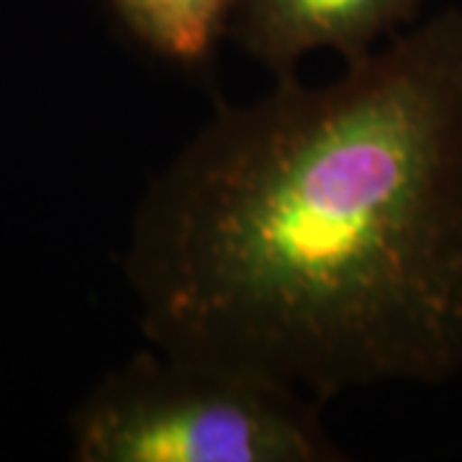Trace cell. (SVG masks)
I'll use <instances>...</instances> for the list:
<instances>
[{"label": "cell", "mask_w": 462, "mask_h": 462, "mask_svg": "<svg viewBox=\"0 0 462 462\" xmlns=\"http://www.w3.org/2000/svg\"><path fill=\"white\" fill-rule=\"evenodd\" d=\"M149 346L324 406L462 373V11L221 106L136 208Z\"/></svg>", "instance_id": "obj_1"}, {"label": "cell", "mask_w": 462, "mask_h": 462, "mask_svg": "<svg viewBox=\"0 0 462 462\" xmlns=\"http://www.w3.org/2000/svg\"><path fill=\"white\" fill-rule=\"evenodd\" d=\"M319 409L293 391L226 367L134 355L75 416L85 462H334Z\"/></svg>", "instance_id": "obj_2"}, {"label": "cell", "mask_w": 462, "mask_h": 462, "mask_svg": "<svg viewBox=\"0 0 462 462\" xmlns=\"http://www.w3.org/2000/svg\"><path fill=\"white\" fill-rule=\"evenodd\" d=\"M421 0H239V44L275 75L303 54L331 50L355 60L411 21Z\"/></svg>", "instance_id": "obj_3"}, {"label": "cell", "mask_w": 462, "mask_h": 462, "mask_svg": "<svg viewBox=\"0 0 462 462\" xmlns=\"http://www.w3.org/2000/svg\"><path fill=\"white\" fill-rule=\"evenodd\" d=\"M239 0H114L129 32L154 54L185 67L203 65Z\"/></svg>", "instance_id": "obj_4"}]
</instances>
